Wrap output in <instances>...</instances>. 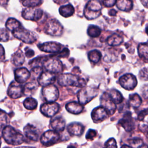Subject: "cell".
I'll list each match as a JSON object with an SVG mask.
<instances>
[{"label": "cell", "instance_id": "1", "mask_svg": "<svg viewBox=\"0 0 148 148\" xmlns=\"http://www.w3.org/2000/svg\"><path fill=\"white\" fill-rule=\"evenodd\" d=\"M2 135L7 143L13 146L21 145L24 140V135L20 132L8 125L3 127Z\"/></svg>", "mask_w": 148, "mask_h": 148}, {"label": "cell", "instance_id": "2", "mask_svg": "<svg viewBox=\"0 0 148 148\" xmlns=\"http://www.w3.org/2000/svg\"><path fill=\"white\" fill-rule=\"evenodd\" d=\"M58 83L61 86H74L83 87L86 86V80L72 73H63L58 77Z\"/></svg>", "mask_w": 148, "mask_h": 148}, {"label": "cell", "instance_id": "3", "mask_svg": "<svg viewBox=\"0 0 148 148\" xmlns=\"http://www.w3.org/2000/svg\"><path fill=\"white\" fill-rule=\"evenodd\" d=\"M98 92V88L95 86H84L77 94L78 101L82 105H86L94 98Z\"/></svg>", "mask_w": 148, "mask_h": 148}, {"label": "cell", "instance_id": "4", "mask_svg": "<svg viewBox=\"0 0 148 148\" xmlns=\"http://www.w3.org/2000/svg\"><path fill=\"white\" fill-rule=\"evenodd\" d=\"M102 5L98 0H89L84 9V15L88 20H94L101 13Z\"/></svg>", "mask_w": 148, "mask_h": 148}, {"label": "cell", "instance_id": "5", "mask_svg": "<svg viewBox=\"0 0 148 148\" xmlns=\"http://www.w3.org/2000/svg\"><path fill=\"white\" fill-rule=\"evenodd\" d=\"M12 34L15 38L25 43L28 44L35 42L38 38V36L35 33L25 29L22 27L12 32Z\"/></svg>", "mask_w": 148, "mask_h": 148}, {"label": "cell", "instance_id": "6", "mask_svg": "<svg viewBox=\"0 0 148 148\" xmlns=\"http://www.w3.org/2000/svg\"><path fill=\"white\" fill-rule=\"evenodd\" d=\"M45 32L51 36H61L63 31V27L56 19H50L47 21L45 28Z\"/></svg>", "mask_w": 148, "mask_h": 148}, {"label": "cell", "instance_id": "7", "mask_svg": "<svg viewBox=\"0 0 148 148\" xmlns=\"http://www.w3.org/2000/svg\"><path fill=\"white\" fill-rule=\"evenodd\" d=\"M43 66L46 71L53 73H60L63 70V65L61 61L56 58H50L45 60Z\"/></svg>", "mask_w": 148, "mask_h": 148}, {"label": "cell", "instance_id": "8", "mask_svg": "<svg viewBox=\"0 0 148 148\" xmlns=\"http://www.w3.org/2000/svg\"><path fill=\"white\" fill-rule=\"evenodd\" d=\"M42 94L44 99L47 102H55L59 97L58 89L53 84L43 87Z\"/></svg>", "mask_w": 148, "mask_h": 148}, {"label": "cell", "instance_id": "9", "mask_svg": "<svg viewBox=\"0 0 148 148\" xmlns=\"http://www.w3.org/2000/svg\"><path fill=\"white\" fill-rule=\"evenodd\" d=\"M119 83L125 90L131 91L137 86L136 77L131 73H126L119 78Z\"/></svg>", "mask_w": 148, "mask_h": 148}, {"label": "cell", "instance_id": "10", "mask_svg": "<svg viewBox=\"0 0 148 148\" xmlns=\"http://www.w3.org/2000/svg\"><path fill=\"white\" fill-rule=\"evenodd\" d=\"M60 138V135L58 132L54 130H48L42 135L40 142L44 146H49L56 143Z\"/></svg>", "mask_w": 148, "mask_h": 148}, {"label": "cell", "instance_id": "11", "mask_svg": "<svg viewBox=\"0 0 148 148\" xmlns=\"http://www.w3.org/2000/svg\"><path fill=\"white\" fill-rule=\"evenodd\" d=\"M43 16V10L40 9L34 8H27L22 12V17L25 19L31 21H38Z\"/></svg>", "mask_w": 148, "mask_h": 148}, {"label": "cell", "instance_id": "12", "mask_svg": "<svg viewBox=\"0 0 148 148\" xmlns=\"http://www.w3.org/2000/svg\"><path fill=\"white\" fill-rule=\"evenodd\" d=\"M118 124L120 125L127 132L133 131L135 127V120L132 117V113L127 111L123 116V117L119 121Z\"/></svg>", "mask_w": 148, "mask_h": 148}, {"label": "cell", "instance_id": "13", "mask_svg": "<svg viewBox=\"0 0 148 148\" xmlns=\"http://www.w3.org/2000/svg\"><path fill=\"white\" fill-rule=\"evenodd\" d=\"M60 110V105L54 102H47L41 105L40 112L47 117H51L56 115Z\"/></svg>", "mask_w": 148, "mask_h": 148}, {"label": "cell", "instance_id": "14", "mask_svg": "<svg viewBox=\"0 0 148 148\" xmlns=\"http://www.w3.org/2000/svg\"><path fill=\"white\" fill-rule=\"evenodd\" d=\"M100 102L101 105L108 112L109 115H112L114 113L116 110V104L110 98L107 92H105L101 96Z\"/></svg>", "mask_w": 148, "mask_h": 148}, {"label": "cell", "instance_id": "15", "mask_svg": "<svg viewBox=\"0 0 148 148\" xmlns=\"http://www.w3.org/2000/svg\"><path fill=\"white\" fill-rule=\"evenodd\" d=\"M91 116L93 121L97 123L106 119L109 116V114L103 106H100L92 110Z\"/></svg>", "mask_w": 148, "mask_h": 148}, {"label": "cell", "instance_id": "16", "mask_svg": "<svg viewBox=\"0 0 148 148\" xmlns=\"http://www.w3.org/2000/svg\"><path fill=\"white\" fill-rule=\"evenodd\" d=\"M56 79V76L55 73L48 71L42 72V73L37 79L38 84L43 87L52 84L55 82Z\"/></svg>", "mask_w": 148, "mask_h": 148}, {"label": "cell", "instance_id": "17", "mask_svg": "<svg viewBox=\"0 0 148 148\" xmlns=\"http://www.w3.org/2000/svg\"><path fill=\"white\" fill-rule=\"evenodd\" d=\"M24 136L29 140L36 142L39 138V131L34 125L27 124L24 128Z\"/></svg>", "mask_w": 148, "mask_h": 148}, {"label": "cell", "instance_id": "18", "mask_svg": "<svg viewBox=\"0 0 148 148\" xmlns=\"http://www.w3.org/2000/svg\"><path fill=\"white\" fill-rule=\"evenodd\" d=\"M8 95L13 99H17L22 97L23 94V86L17 82H12L8 90Z\"/></svg>", "mask_w": 148, "mask_h": 148}, {"label": "cell", "instance_id": "19", "mask_svg": "<svg viewBox=\"0 0 148 148\" xmlns=\"http://www.w3.org/2000/svg\"><path fill=\"white\" fill-rule=\"evenodd\" d=\"M39 49L46 53H57L61 50V45L54 42H48L40 44L38 46Z\"/></svg>", "mask_w": 148, "mask_h": 148}, {"label": "cell", "instance_id": "20", "mask_svg": "<svg viewBox=\"0 0 148 148\" xmlns=\"http://www.w3.org/2000/svg\"><path fill=\"white\" fill-rule=\"evenodd\" d=\"M30 72L25 68H18L14 71V79L18 83H25L30 77Z\"/></svg>", "mask_w": 148, "mask_h": 148}, {"label": "cell", "instance_id": "21", "mask_svg": "<svg viewBox=\"0 0 148 148\" xmlns=\"http://www.w3.org/2000/svg\"><path fill=\"white\" fill-rule=\"evenodd\" d=\"M66 129L68 133L71 135L80 136L84 131V127L81 123L74 122L69 124Z\"/></svg>", "mask_w": 148, "mask_h": 148}, {"label": "cell", "instance_id": "22", "mask_svg": "<svg viewBox=\"0 0 148 148\" xmlns=\"http://www.w3.org/2000/svg\"><path fill=\"white\" fill-rule=\"evenodd\" d=\"M65 120L62 117H56L50 121V125L53 130L60 132L64 130L65 128Z\"/></svg>", "mask_w": 148, "mask_h": 148}, {"label": "cell", "instance_id": "23", "mask_svg": "<svg viewBox=\"0 0 148 148\" xmlns=\"http://www.w3.org/2000/svg\"><path fill=\"white\" fill-rule=\"evenodd\" d=\"M65 108L69 113L75 114H78L82 113L84 109L83 105L76 101L70 102L66 103L65 105Z\"/></svg>", "mask_w": 148, "mask_h": 148}, {"label": "cell", "instance_id": "24", "mask_svg": "<svg viewBox=\"0 0 148 148\" xmlns=\"http://www.w3.org/2000/svg\"><path fill=\"white\" fill-rule=\"evenodd\" d=\"M38 83L35 82H30L27 83L24 86H23V94L24 95L30 97L35 94L38 89Z\"/></svg>", "mask_w": 148, "mask_h": 148}, {"label": "cell", "instance_id": "25", "mask_svg": "<svg viewBox=\"0 0 148 148\" xmlns=\"http://www.w3.org/2000/svg\"><path fill=\"white\" fill-rule=\"evenodd\" d=\"M117 8L124 12H129L133 8L132 0H117Z\"/></svg>", "mask_w": 148, "mask_h": 148}, {"label": "cell", "instance_id": "26", "mask_svg": "<svg viewBox=\"0 0 148 148\" xmlns=\"http://www.w3.org/2000/svg\"><path fill=\"white\" fill-rule=\"evenodd\" d=\"M106 92L110 98L115 104H119L123 102V97L119 91L116 89H112Z\"/></svg>", "mask_w": 148, "mask_h": 148}, {"label": "cell", "instance_id": "27", "mask_svg": "<svg viewBox=\"0 0 148 148\" xmlns=\"http://www.w3.org/2000/svg\"><path fill=\"white\" fill-rule=\"evenodd\" d=\"M142 101L141 97L136 93L130 94L129 96L128 99V105L130 107L136 109L140 106L142 104Z\"/></svg>", "mask_w": 148, "mask_h": 148}, {"label": "cell", "instance_id": "28", "mask_svg": "<svg viewBox=\"0 0 148 148\" xmlns=\"http://www.w3.org/2000/svg\"><path fill=\"white\" fill-rule=\"evenodd\" d=\"M25 57L21 50H18L14 53L12 57V62L16 66H20L23 64Z\"/></svg>", "mask_w": 148, "mask_h": 148}, {"label": "cell", "instance_id": "29", "mask_svg": "<svg viewBox=\"0 0 148 148\" xmlns=\"http://www.w3.org/2000/svg\"><path fill=\"white\" fill-rule=\"evenodd\" d=\"M74 12H75V8L71 4L62 5L59 8L60 14L64 17H69L72 16Z\"/></svg>", "mask_w": 148, "mask_h": 148}, {"label": "cell", "instance_id": "30", "mask_svg": "<svg viewBox=\"0 0 148 148\" xmlns=\"http://www.w3.org/2000/svg\"><path fill=\"white\" fill-rule=\"evenodd\" d=\"M106 42L110 46H117L120 45L123 43V38L117 34H113L108 38Z\"/></svg>", "mask_w": 148, "mask_h": 148}, {"label": "cell", "instance_id": "31", "mask_svg": "<svg viewBox=\"0 0 148 148\" xmlns=\"http://www.w3.org/2000/svg\"><path fill=\"white\" fill-rule=\"evenodd\" d=\"M138 54L143 60L148 62V44L140 43L138 47Z\"/></svg>", "mask_w": 148, "mask_h": 148}, {"label": "cell", "instance_id": "32", "mask_svg": "<svg viewBox=\"0 0 148 148\" xmlns=\"http://www.w3.org/2000/svg\"><path fill=\"white\" fill-rule=\"evenodd\" d=\"M21 27L20 23L16 18H10L6 22V27L12 32Z\"/></svg>", "mask_w": 148, "mask_h": 148}, {"label": "cell", "instance_id": "33", "mask_svg": "<svg viewBox=\"0 0 148 148\" xmlns=\"http://www.w3.org/2000/svg\"><path fill=\"white\" fill-rule=\"evenodd\" d=\"M23 105L28 110H34L38 106V101L31 97H28L24 101Z\"/></svg>", "mask_w": 148, "mask_h": 148}, {"label": "cell", "instance_id": "34", "mask_svg": "<svg viewBox=\"0 0 148 148\" xmlns=\"http://www.w3.org/2000/svg\"><path fill=\"white\" fill-rule=\"evenodd\" d=\"M102 57L101 53L98 50H93L88 52V58L89 60L95 64L98 63Z\"/></svg>", "mask_w": 148, "mask_h": 148}, {"label": "cell", "instance_id": "35", "mask_svg": "<svg viewBox=\"0 0 148 148\" xmlns=\"http://www.w3.org/2000/svg\"><path fill=\"white\" fill-rule=\"evenodd\" d=\"M101 33V29L97 25H90L87 29V34L92 38L98 37Z\"/></svg>", "mask_w": 148, "mask_h": 148}, {"label": "cell", "instance_id": "36", "mask_svg": "<svg viewBox=\"0 0 148 148\" xmlns=\"http://www.w3.org/2000/svg\"><path fill=\"white\" fill-rule=\"evenodd\" d=\"M9 122V118L8 114L2 109H0V127H5L8 125Z\"/></svg>", "mask_w": 148, "mask_h": 148}, {"label": "cell", "instance_id": "37", "mask_svg": "<svg viewBox=\"0 0 148 148\" xmlns=\"http://www.w3.org/2000/svg\"><path fill=\"white\" fill-rule=\"evenodd\" d=\"M21 2L24 6L34 8L40 5L42 2V0H21Z\"/></svg>", "mask_w": 148, "mask_h": 148}, {"label": "cell", "instance_id": "38", "mask_svg": "<svg viewBox=\"0 0 148 148\" xmlns=\"http://www.w3.org/2000/svg\"><path fill=\"white\" fill-rule=\"evenodd\" d=\"M128 142L131 146L134 148H138L143 144L142 140L139 138H134L130 139V140H128Z\"/></svg>", "mask_w": 148, "mask_h": 148}, {"label": "cell", "instance_id": "39", "mask_svg": "<svg viewBox=\"0 0 148 148\" xmlns=\"http://www.w3.org/2000/svg\"><path fill=\"white\" fill-rule=\"evenodd\" d=\"M9 39V34L6 28H0V42H7Z\"/></svg>", "mask_w": 148, "mask_h": 148}, {"label": "cell", "instance_id": "40", "mask_svg": "<svg viewBox=\"0 0 148 148\" xmlns=\"http://www.w3.org/2000/svg\"><path fill=\"white\" fill-rule=\"evenodd\" d=\"M42 66H35L33 67L31 71V75L35 79H38L40 75L42 73Z\"/></svg>", "mask_w": 148, "mask_h": 148}, {"label": "cell", "instance_id": "41", "mask_svg": "<svg viewBox=\"0 0 148 148\" xmlns=\"http://www.w3.org/2000/svg\"><path fill=\"white\" fill-rule=\"evenodd\" d=\"M103 148H117V143L114 138L109 139L104 144Z\"/></svg>", "mask_w": 148, "mask_h": 148}, {"label": "cell", "instance_id": "42", "mask_svg": "<svg viewBox=\"0 0 148 148\" xmlns=\"http://www.w3.org/2000/svg\"><path fill=\"white\" fill-rule=\"evenodd\" d=\"M139 76L140 79L142 80H148V69L144 68L142 69H141L139 72Z\"/></svg>", "mask_w": 148, "mask_h": 148}, {"label": "cell", "instance_id": "43", "mask_svg": "<svg viewBox=\"0 0 148 148\" xmlns=\"http://www.w3.org/2000/svg\"><path fill=\"white\" fill-rule=\"evenodd\" d=\"M97 135V131L95 130L92 129H90L88 130L86 135V138L87 140H92L95 137H96Z\"/></svg>", "mask_w": 148, "mask_h": 148}, {"label": "cell", "instance_id": "44", "mask_svg": "<svg viewBox=\"0 0 148 148\" xmlns=\"http://www.w3.org/2000/svg\"><path fill=\"white\" fill-rule=\"evenodd\" d=\"M140 92L142 97L148 100V83L144 84L140 88Z\"/></svg>", "mask_w": 148, "mask_h": 148}, {"label": "cell", "instance_id": "45", "mask_svg": "<svg viewBox=\"0 0 148 148\" xmlns=\"http://www.w3.org/2000/svg\"><path fill=\"white\" fill-rule=\"evenodd\" d=\"M147 115H148V108L140 111V112L138 114L137 116V119L139 121H142Z\"/></svg>", "mask_w": 148, "mask_h": 148}, {"label": "cell", "instance_id": "46", "mask_svg": "<svg viewBox=\"0 0 148 148\" xmlns=\"http://www.w3.org/2000/svg\"><path fill=\"white\" fill-rule=\"evenodd\" d=\"M117 0H102L103 5L107 8L113 6L116 3Z\"/></svg>", "mask_w": 148, "mask_h": 148}, {"label": "cell", "instance_id": "47", "mask_svg": "<svg viewBox=\"0 0 148 148\" xmlns=\"http://www.w3.org/2000/svg\"><path fill=\"white\" fill-rule=\"evenodd\" d=\"M140 131H142V132L145 134V135L148 140V125H142L140 127Z\"/></svg>", "mask_w": 148, "mask_h": 148}, {"label": "cell", "instance_id": "48", "mask_svg": "<svg viewBox=\"0 0 148 148\" xmlns=\"http://www.w3.org/2000/svg\"><path fill=\"white\" fill-rule=\"evenodd\" d=\"M25 56L27 57L28 58H31L32 57V56H34V51L31 50V49H28L27 50L25 51Z\"/></svg>", "mask_w": 148, "mask_h": 148}, {"label": "cell", "instance_id": "49", "mask_svg": "<svg viewBox=\"0 0 148 148\" xmlns=\"http://www.w3.org/2000/svg\"><path fill=\"white\" fill-rule=\"evenodd\" d=\"M4 55H5L4 48L1 45H0V60H1L4 57Z\"/></svg>", "mask_w": 148, "mask_h": 148}, {"label": "cell", "instance_id": "50", "mask_svg": "<svg viewBox=\"0 0 148 148\" xmlns=\"http://www.w3.org/2000/svg\"><path fill=\"white\" fill-rule=\"evenodd\" d=\"M116 14H117V11L114 9H112L109 10L108 12V14L111 16H114L116 15Z\"/></svg>", "mask_w": 148, "mask_h": 148}, {"label": "cell", "instance_id": "51", "mask_svg": "<svg viewBox=\"0 0 148 148\" xmlns=\"http://www.w3.org/2000/svg\"><path fill=\"white\" fill-rule=\"evenodd\" d=\"M140 2L145 8L148 9V0H140Z\"/></svg>", "mask_w": 148, "mask_h": 148}, {"label": "cell", "instance_id": "52", "mask_svg": "<svg viewBox=\"0 0 148 148\" xmlns=\"http://www.w3.org/2000/svg\"><path fill=\"white\" fill-rule=\"evenodd\" d=\"M9 0H0V5L5 6L8 4Z\"/></svg>", "mask_w": 148, "mask_h": 148}, {"label": "cell", "instance_id": "53", "mask_svg": "<svg viewBox=\"0 0 148 148\" xmlns=\"http://www.w3.org/2000/svg\"><path fill=\"white\" fill-rule=\"evenodd\" d=\"M54 1L57 3L61 4V3H64L66 2H67L68 0H54Z\"/></svg>", "mask_w": 148, "mask_h": 148}, {"label": "cell", "instance_id": "54", "mask_svg": "<svg viewBox=\"0 0 148 148\" xmlns=\"http://www.w3.org/2000/svg\"><path fill=\"white\" fill-rule=\"evenodd\" d=\"M121 148H132L131 146H128V145H124L123 146H121Z\"/></svg>", "mask_w": 148, "mask_h": 148}, {"label": "cell", "instance_id": "55", "mask_svg": "<svg viewBox=\"0 0 148 148\" xmlns=\"http://www.w3.org/2000/svg\"><path fill=\"white\" fill-rule=\"evenodd\" d=\"M138 148H148V146H147L146 145L143 144L141 146H140V147H138Z\"/></svg>", "mask_w": 148, "mask_h": 148}, {"label": "cell", "instance_id": "56", "mask_svg": "<svg viewBox=\"0 0 148 148\" xmlns=\"http://www.w3.org/2000/svg\"><path fill=\"white\" fill-rule=\"evenodd\" d=\"M16 148H35L33 147H28V146H20V147H17Z\"/></svg>", "mask_w": 148, "mask_h": 148}, {"label": "cell", "instance_id": "57", "mask_svg": "<svg viewBox=\"0 0 148 148\" xmlns=\"http://www.w3.org/2000/svg\"><path fill=\"white\" fill-rule=\"evenodd\" d=\"M67 148H76L74 145H69L68 147H67Z\"/></svg>", "mask_w": 148, "mask_h": 148}, {"label": "cell", "instance_id": "58", "mask_svg": "<svg viewBox=\"0 0 148 148\" xmlns=\"http://www.w3.org/2000/svg\"><path fill=\"white\" fill-rule=\"evenodd\" d=\"M145 31H146V34L148 35V25L146 27V29H145Z\"/></svg>", "mask_w": 148, "mask_h": 148}, {"label": "cell", "instance_id": "59", "mask_svg": "<svg viewBox=\"0 0 148 148\" xmlns=\"http://www.w3.org/2000/svg\"><path fill=\"white\" fill-rule=\"evenodd\" d=\"M1 136H0V148H1Z\"/></svg>", "mask_w": 148, "mask_h": 148}, {"label": "cell", "instance_id": "60", "mask_svg": "<svg viewBox=\"0 0 148 148\" xmlns=\"http://www.w3.org/2000/svg\"><path fill=\"white\" fill-rule=\"evenodd\" d=\"M6 148H9V147H6Z\"/></svg>", "mask_w": 148, "mask_h": 148}]
</instances>
